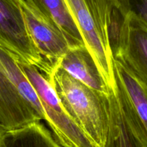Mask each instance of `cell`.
<instances>
[{
	"label": "cell",
	"instance_id": "cell-15",
	"mask_svg": "<svg viewBox=\"0 0 147 147\" xmlns=\"http://www.w3.org/2000/svg\"><path fill=\"white\" fill-rule=\"evenodd\" d=\"M7 131H8V130H7V128H5L3 125H1V124H0V144H1V140H2L3 136H4V135L5 134V133L7 132Z\"/></svg>",
	"mask_w": 147,
	"mask_h": 147
},
{
	"label": "cell",
	"instance_id": "cell-5",
	"mask_svg": "<svg viewBox=\"0 0 147 147\" xmlns=\"http://www.w3.org/2000/svg\"><path fill=\"white\" fill-rule=\"evenodd\" d=\"M111 50L119 62L147 88V24L131 12L123 14L111 39Z\"/></svg>",
	"mask_w": 147,
	"mask_h": 147
},
{
	"label": "cell",
	"instance_id": "cell-3",
	"mask_svg": "<svg viewBox=\"0 0 147 147\" xmlns=\"http://www.w3.org/2000/svg\"><path fill=\"white\" fill-rule=\"evenodd\" d=\"M0 48L17 63L35 66L45 76L51 69L27 31L20 0H0Z\"/></svg>",
	"mask_w": 147,
	"mask_h": 147
},
{
	"label": "cell",
	"instance_id": "cell-9",
	"mask_svg": "<svg viewBox=\"0 0 147 147\" xmlns=\"http://www.w3.org/2000/svg\"><path fill=\"white\" fill-rule=\"evenodd\" d=\"M58 63L71 76L95 90L109 95L113 89L106 83L86 46L70 48Z\"/></svg>",
	"mask_w": 147,
	"mask_h": 147
},
{
	"label": "cell",
	"instance_id": "cell-1",
	"mask_svg": "<svg viewBox=\"0 0 147 147\" xmlns=\"http://www.w3.org/2000/svg\"><path fill=\"white\" fill-rule=\"evenodd\" d=\"M60 103L93 147H104L111 122L109 95L96 91L67 73L58 63L46 75Z\"/></svg>",
	"mask_w": 147,
	"mask_h": 147
},
{
	"label": "cell",
	"instance_id": "cell-12",
	"mask_svg": "<svg viewBox=\"0 0 147 147\" xmlns=\"http://www.w3.org/2000/svg\"><path fill=\"white\" fill-rule=\"evenodd\" d=\"M0 147H63L42 123L33 122L28 125L7 131Z\"/></svg>",
	"mask_w": 147,
	"mask_h": 147
},
{
	"label": "cell",
	"instance_id": "cell-6",
	"mask_svg": "<svg viewBox=\"0 0 147 147\" xmlns=\"http://www.w3.org/2000/svg\"><path fill=\"white\" fill-rule=\"evenodd\" d=\"M116 95L127 122L147 146V88L113 59Z\"/></svg>",
	"mask_w": 147,
	"mask_h": 147
},
{
	"label": "cell",
	"instance_id": "cell-4",
	"mask_svg": "<svg viewBox=\"0 0 147 147\" xmlns=\"http://www.w3.org/2000/svg\"><path fill=\"white\" fill-rule=\"evenodd\" d=\"M17 63L37 91L45 112V121L57 142L63 147H93L67 115L47 77L35 66Z\"/></svg>",
	"mask_w": 147,
	"mask_h": 147
},
{
	"label": "cell",
	"instance_id": "cell-10",
	"mask_svg": "<svg viewBox=\"0 0 147 147\" xmlns=\"http://www.w3.org/2000/svg\"><path fill=\"white\" fill-rule=\"evenodd\" d=\"M55 24L67 39L70 48L86 46L80 30L64 0H24Z\"/></svg>",
	"mask_w": 147,
	"mask_h": 147
},
{
	"label": "cell",
	"instance_id": "cell-14",
	"mask_svg": "<svg viewBox=\"0 0 147 147\" xmlns=\"http://www.w3.org/2000/svg\"><path fill=\"white\" fill-rule=\"evenodd\" d=\"M123 14L131 12L147 24V0H119Z\"/></svg>",
	"mask_w": 147,
	"mask_h": 147
},
{
	"label": "cell",
	"instance_id": "cell-13",
	"mask_svg": "<svg viewBox=\"0 0 147 147\" xmlns=\"http://www.w3.org/2000/svg\"><path fill=\"white\" fill-rule=\"evenodd\" d=\"M0 60L22 96L32 107L39 118L45 120V112L40 97L18 63L6 50L1 48H0Z\"/></svg>",
	"mask_w": 147,
	"mask_h": 147
},
{
	"label": "cell",
	"instance_id": "cell-2",
	"mask_svg": "<svg viewBox=\"0 0 147 147\" xmlns=\"http://www.w3.org/2000/svg\"><path fill=\"white\" fill-rule=\"evenodd\" d=\"M105 81L116 90L111 37L123 14L119 0H64Z\"/></svg>",
	"mask_w": 147,
	"mask_h": 147
},
{
	"label": "cell",
	"instance_id": "cell-7",
	"mask_svg": "<svg viewBox=\"0 0 147 147\" xmlns=\"http://www.w3.org/2000/svg\"><path fill=\"white\" fill-rule=\"evenodd\" d=\"M27 31L45 62L56 64L70 48L61 30L24 0H20Z\"/></svg>",
	"mask_w": 147,
	"mask_h": 147
},
{
	"label": "cell",
	"instance_id": "cell-11",
	"mask_svg": "<svg viewBox=\"0 0 147 147\" xmlns=\"http://www.w3.org/2000/svg\"><path fill=\"white\" fill-rule=\"evenodd\" d=\"M111 122L104 147H147L135 134L123 115L114 89L109 95Z\"/></svg>",
	"mask_w": 147,
	"mask_h": 147
},
{
	"label": "cell",
	"instance_id": "cell-8",
	"mask_svg": "<svg viewBox=\"0 0 147 147\" xmlns=\"http://www.w3.org/2000/svg\"><path fill=\"white\" fill-rule=\"evenodd\" d=\"M41 121L11 82L0 60V124L8 131Z\"/></svg>",
	"mask_w": 147,
	"mask_h": 147
}]
</instances>
